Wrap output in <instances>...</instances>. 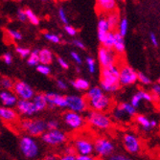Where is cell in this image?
Masks as SVG:
<instances>
[{
	"mask_svg": "<svg viewBox=\"0 0 160 160\" xmlns=\"http://www.w3.org/2000/svg\"><path fill=\"white\" fill-rule=\"evenodd\" d=\"M20 128L30 136H42L47 130V122L42 119H24L20 121Z\"/></svg>",
	"mask_w": 160,
	"mask_h": 160,
	"instance_id": "1",
	"label": "cell"
},
{
	"mask_svg": "<svg viewBox=\"0 0 160 160\" xmlns=\"http://www.w3.org/2000/svg\"><path fill=\"white\" fill-rule=\"evenodd\" d=\"M19 150L21 153L29 159L36 158L39 153V146L30 135H25L19 140Z\"/></svg>",
	"mask_w": 160,
	"mask_h": 160,
	"instance_id": "2",
	"label": "cell"
},
{
	"mask_svg": "<svg viewBox=\"0 0 160 160\" xmlns=\"http://www.w3.org/2000/svg\"><path fill=\"white\" fill-rule=\"evenodd\" d=\"M86 122L93 128L99 129H108L112 125L110 118L106 113L95 110H90L87 113Z\"/></svg>",
	"mask_w": 160,
	"mask_h": 160,
	"instance_id": "3",
	"label": "cell"
},
{
	"mask_svg": "<svg viewBox=\"0 0 160 160\" xmlns=\"http://www.w3.org/2000/svg\"><path fill=\"white\" fill-rule=\"evenodd\" d=\"M101 83H104V84L120 83V67L118 64L102 68Z\"/></svg>",
	"mask_w": 160,
	"mask_h": 160,
	"instance_id": "4",
	"label": "cell"
},
{
	"mask_svg": "<svg viewBox=\"0 0 160 160\" xmlns=\"http://www.w3.org/2000/svg\"><path fill=\"white\" fill-rule=\"evenodd\" d=\"M114 150V144L106 137H98L94 141V151L98 155L102 157L112 155Z\"/></svg>",
	"mask_w": 160,
	"mask_h": 160,
	"instance_id": "5",
	"label": "cell"
},
{
	"mask_svg": "<svg viewBox=\"0 0 160 160\" xmlns=\"http://www.w3.org/2000/svg\"><path fill=\"white\" fill-rule=\"evenodd\" d=\"M41 139L44 143L49 145V146H59V145H62L66 141L67 136L62 130L55 129V130H47L41 136Z\"/></svg>",
	"mask_w": 160,
	"mask_h": 160,
	"instance_id": "6",
	"label": "cell"
},
{
	"mask_svg": "<svg viewBox=\"0 0 160 160\" xmlns=\"http://www.w3.org/2000/svg\"><path fill=\"white\" fill-rule=\"evenodd\" d=\"M87 103H88V108H90L91 110L100 112H105L108 110L112 106L111 99L106 94H103L99 97L87 101Z\"/></svg>",
	"mask_w": 160,
	"mask_h": 160,
	"instance_id": "7",
	"label": "cell"
},
{
	"mask_svg": "<svg viewBox=\"0 0 160 160\" xmlns=\"http://www.w3.org/2000/svg\"><path fill=\"white\" fill-rule=\"evenodd\" d=\"M120 84L127 86L132 85L138 81V73L128 64H120Z\"/></svg>",
	"mask_w": 160,
	"mask_h": 160,
	"instance_id": "8",
	"label": "cell"
},
{
	"mask_svg": "<svg viewBox=\"0 0 160 160\" xmlns=\"http://www.w3.org/2000/svg\"><path fill=\"white\" fill-rule=\"evenodd\" d=\"M13 91H14V94L18 98H20V100L32 101L34 97L36 96L34 89L23 81H18L14 82Z\"/></svg>",
	"mask_w": 160,
	"mask_h": 160,
	"instance_id": "9",
	"label": "cell"
},
{
	"mask_svg": "<svg viewBox=\"0 0 160 160\" xmlns=\"http://www.w3.org/2000/svg\"><path fill=\"white\" fill-rule=\"evenodd\" d=\"M67 100V108L69 110L74 111L77 113H82L86 110L88 108V103L87 100L83 97L77 96V95H69L66 96Z\"/></svg>",
	"mask_w": 160,
	"mask_h": 160,
	"instance_id": "10",
	"label": "cell"
},
{
	"mask_svg": "<svg viewBox=\"0 0 160 160\" xmlns=\"http://www.w3.org/2000/svg\"><path fill=\"white\" fill-rule=\"evenodd\" d=\"M98 60L102 68L117 64V58H116V55L114 54V52L104 46L99 48Z\"/></svg>",
	"mask_w": 160,
	"mask_h": 160,
	"instance_id": "11",
	"label": "cell"
},
{
	"mask_svg": "<svg viewBox=\"0 0 160 160\" xmlns=\"http://www.w3.org/2000/svg\"><path fill=\"white\" fill-rule=\"evenodd\" d=\"M63 122L67 127H69L72 129H80L85 124L84 118L82 115H80V113L71 110L66 111L63 114Z\"/></svg>",
	"mask_w": 160,
	"mask_h": 160,
	"instance_id": "12",
	"label": "cell"
},
{
	"mask_svg": "<svg viewBox=\"0 0 160 160\" xmlns=\"http://www.w3.org/2000/svg\"><path fill=\"white\" fill-rule=\"evenodd\" d=\"M123 144L128 153L136 154L141 151V142L134 134L126 133L123 137Z\"/></svg>",
	"mask_w": 160,
	"mask_h": 160,
	"instance_id": "13",
	"label": "cell"
},
{
	"mask_svg": "<svg viewBox=\"0 0 160 160\" xmlns=\"http://www.w3.org/2000/svg\"><path fill=\"white\" fill-rule=\"evenodd\" d=\"M74 148L79 154L90 155L94 151V143L85 137H78L74 141Z\"/></svg>",
	"mask_w": 160,
	"mask_h": 160,
	"instance_id": "14",
	"label": "cell"
},
{
	"mask_svg": "<svg viewBox=\"0 0 160 160\" xmlns=\"http://www.w3.org/2000/svg\"><path fill=\"white\" fill-rule=\"evenodd\" d=\"M45 97L50 108H67L66 96H62L57 93H45Z\"/></svg>",
	"mask_w": 160,
	"mask_h": 160,
	"instance_id": "15",
	"label": "cell"
},
{
	"mask_svg": "<svg viewBox=\"0 0 160 160\" xmlns=\"http://www.w3.org/2000/svg\"><path fill=\"white\" fill-rule=\"evenodd\" d=\"M18 112L20 115L26 116H32L37 112L36 107L33 103V101H27V100H18V103L17 105Z\"/></svg>",
	"mask_w": 160,
	"mask_h": 160,
	"instance_id": "16",
	"label": "cell"
},
{
	"mask_svg": "<svg viewBox=\"0 0 160 160\" xmlns=\"http://www.w3.org/2000/svg\"><path fill=\"white\" fill-rule=\"evenodd\" d=\"M0 100H1V103H2L3 107H5V108L17 107V105L18 103V96L8 90L1 91V93H0Z\"/></svg>",
	"mask_w": 160,
	"mask_h": 160,
	"instance_id": "17",
	"label": "cell"
},
{
	"mask_svg": "<svg viewBox=\"0 0 160 160\" xmlns=\"http://www.w3.org/2000/svg\"><path fill=\"white\" fill-rule=\"evenodd\" d=\"M97 9L100 13L112 12L116 11L115 0H97Z\"/></svg>",
	"mask_w": 160,
	"mask_h": 160,
	"instance_id": "18",
	"label": "cell"
},
{
	"mask_svg": "<svg viewBox=\"0 0 160 160\" xmlns=\"http://www.w3.org/2000/svg\"><path fill=\"white\" fill-rule=\"evenodd\" d=\"M0 117L4 122H16L18 119V112L12 109V108H5L2 107L0 108Z\"/></svg>",
	"mask_w": 160,
	"mask_h": 160,
	"instance_id": "19",
	"label": "cell"
},
{
	"mask_svg": "<svg viewBox=\"0 0 160 160\" xmlns=\"http://www.w3.org/2000/svg\"><path fill=\"white\" fill-rule=\"evenodd\" d=\"M33 103L36 107L37 112L38 111H42L44 110L47 107H48V103H47V100L45 97V94H42V93H38L37 94L34 99L32 100Z\"/></svg>",
	"mask_w": 160,
	"mask_h": 160,
	"instance_id": "20",
	"label": "cell"
},
{
	"mask_svg": "<svg viewBox=\"0 0 160 160\" xmlns=\"http://www.w3.org/2000/svg\"><path fill=\"white\" fill-rule=\"evenodd\" d=\"M107 20L109 25V29L111 31H115L117 27H119L120 24V18H119V12L116 10L112 12H109L107 16Z\"/></svg>",
	"mask_w": 160,
	"mask_h": 160,
	"instance_id": "21",
	"label": "cell"
},
{
	"mask_svg": "<svg viewBox=\"0 0 160 160\" xmlns=\"http://www.w3.org/2000/svg\"><path fill=\"white\" fill-rule=\"evenodd\" d=\"M125 48L124 37L119 32H114V50L118 54H123L125 52Z\"/></svg>",
	"mask_w": 160,
	"mask_h": 160,
	"instance_id": "22",
	"label": "cell"
},
{
	"mask_svg": "<svg viewBox=\"0 0 160 160\" xmlns=\"http://www.w3.org/2000/svg\"><path fill=\"white\" fill-rule=\"evenodd\" d=\"M39 60H40V63L44 64V65H48L53 62V54L50 50L44 48L40 50L39 52Z\"/></svg>",
	"mask_w": 160,
	"mask_h": 160,
	"instance_id": "23",
	"label": "cell"
},
{
	"mask_svg": "<svg viewBox=\"0 0 160 160\" xmlns=\"http://www.w3.org/2000/svg\"><path fill=\"white\" fill-rule=\"evenodd\" d=\"M71 84L78 90L85 91V90L90 89V84H89L88 81H86L85 79L79 78V79H76L75 81H71Z\"/></svg>",
	"mask_w": 160,
	"mask_h": 160,
	"instance_id": "24",
	"label": "cell"
},
{
	"mask_svg": "<svg viewBox=\"0 0 160 160\" xmlns=\"http://www.w3.org/2000/svg\"><path fill=\"white\" fill-rule=\"evenodd\" d=\"M135 122L144 129L146 130V132H148V130H150L152 127V124H151V120H149L146 116L144 115H136L135 116Z\"/></svg>",
	"mask_w": 160,
	"mask_h": 160,
	"instance_id": "25",
	"label": "cell"
},
{
	"mask_svg": "<svg viewBox=\"0 0 160 160\" xmlns=\"http://www.w3.org/2000/svg\"><path fill=\"white\" fill-rule=\"evenodd\" d=\"M103 94H104V90L101 88V86H93L88 91H87V93L85 95V99L87 101H89L91 99L99 97V96L103 95Z\"/></svg>",
	"mask_w": 160,
	"mask_h": 160,
	"instance_id": "26",
	"label": "cell"
},
{
	"mask_svg": "<svg viewBox=\"0 0 160 160\" xmlns=\"http://www.w3.org/2000/svg\"><path fill=\"white\" fill-rule=\"evenodd\" d=\"M39 50H35L31 53V55L29 56V59L27 61L28 64L29 65H32V66H38V63L40 62V60H39Z\"/></svg>",
	"mask_w": 160,
	"mask_h": 160,
	"instance_id": "27",
	"label": "cell"
},
{
	"mask_svg": "<svg viewBox=\"0 0 160 160\" xmlns=\"http://www.w3.org/2000/svg\"><path fill=\"white\" fill-rule=\"evenodd\" d=\"M123 109H124V111L127 113V115H128V116H136V108L132 105V104H128V103H122V104H120L119 105Z\"/></svg>",
	"mask_w": 160,
	"mask_h": 160,
	"instance_id": "28",
	"label": "cell"
},
{
	"mask_svg": "<svg viewBox=\"0 0 160 160\" xmlns=\"http://www.w3.org/2000/svg\"><path fill=\"white\" fill-rule=\"evenodd\" d=\"M1 85L4 88V90H13V87H14V82L12 79L8 78V77H2L1 78Z\"/></svg>",
	"mask_w": 160,
	"mask_h": 160,
	"instance_id": "29",
	"label": "cell"
},
{
	"mask_svg": "<svg viewBox=\"0 0 160 160\" xmlns=\"http://www.w3.org/2000/svg\"><path fill=\"white\" fill-rule=\"evenodd\" d=\"M121 84H104V83H101V88L103 89L104 91L108 92V93H112V92H116L120 89Z\"/></svg>",
	"mask_w": 160,
	"mask_h": 160,
	"instance_id": "30",
	"label": "cell"
},
{
	"mask_svg": "<svg viewBox=\"0 0 160 160\" xmlns=\"http://www.w3.org/2000/svg\"><path fill=\"white\" fill-rule=\"evenodd\" d=\"M109 25L106 18H101L98 23V32H103V33H108L109 31Z\"/></svg>",
	"mask_w": 160,
	"mask_h": 160,
	"instance_id": "31",
	"label": "cell"
},
{
	"mask_svg": "<svg viewBox=\"0 0 160 160\" xmlns=\"http://www.w3.org/2000/svg\"><path fill=\"white\" fill-rule=\"evenodd\" d=\"M103 46L108 49H110V50L114 49V33L108 32V38H107L106 41L103 43Z\"/></svg>",
	"mask_w": 160,
	"mask_h": 160,
	"instance_id": "32",
	"label": "cell"
},
{
	"mask_svg": "<svg viewBox=\"0 0 160 160\" xmlns=\"http://www.w3.org/2000/svg\"><path fill=\"white\" fill-rule=\"evenodd\" d=\"M127 115V113L124 111V109L118 106V107H116L114 109H113V116H114V118L115 119H117V120H122L124 119V117Z\"/></svg>",
	"mask_w": 160,
	"mask_h": 160,
	"instance_id": "33",
	"label": "cell"
},
{
	"mask_svg": "<svg viewBox=\"0 0 160 160\" xmlns=\"http://www.w3.org/2000/svg\"><path fill=\"white\" fill-rule=\"evenodd\" d=\"M25 12H26V16H27V18L31 21V23H33L34 25H38L39 23V19L38 18V17L36 14L30 10V9H27L25 10Z\"/></svg>",
	"mask_w": 160,
	"mask_h": 160,
	"instance_id": "34",
	"label": "cell"
},
{
	"mask_svg": "<svg viewBox=\"0 0 160 160\" xmlns=\"http://www.w3.org/2000/svg\"><path fill=\"white\" fill-rule=\"evenodd\" d=\"M127 30H128V20L127 18H123L121 21H120V24H119V33L125 37L126 34H127Z\"/></svg>",
	"mask_w": 160,
	"mask_h": 160,
	"instance_id": "35",
	"label": "cell"
},
{
	"mask_svg": "<svg viewBox=\"0 0 160 160\" xmlns=\"http://www.w3.org/2000/svg\"><path fill=\"white\" fill-rule=\"evenodd\" d=\"M86 64H87V67H88V70L90 73H95L96 71V64H95V61L93 58H90V57H87L86 58Z\"/></svg>",
	"mask_w": 160,
	"mask_h": 160,
	"instance_id": "36",
	"label": "cell"
},
{
	"mask_svg": "<svg viewBox=\"0 0 160 160\" xmlns=\"http://www.w3.org/2000/svg\"><path fill=\"white\" fill-rule=\"evenodd\" d=\"M37 70L39 72L40 74L44 75V76H48L51 73V70L48 67V65H44V64H38L37 66Z\"/></svg>",
	"mask_w": 160,
	"mask_h": 160,
	"instance_id": "37",
	"label": "cell"
},
{
	"mask_svg": "<svg viewBox=\"0 0 160 160\" xmlns=\"http://www.w3.org/2000/svg\"><path fill=\"white\" fill-rule=\"evenodd\" d=\"M141 101H143V100H142V98H141L140 94L137 92L136 94H134V95L132 96V100H130V104H132V106H133L135 108H137L140 106Z\"/></svg>",
	"mask_w": 160,
	"mask_h": 160,
	"instance_id": "38",
	"label": "cell"
},
{
	"mask_svg": "<svg viewBox=\"0 0 160 160\" xmlns=\"http://www.w3.org/2000/svg\"><path fill=\"white\" fill-rule=\"evenodd\" d=\"M17 53H18V55L21 58H27L29 55H31V51L28 48H23V47H17Z\"/></svg>",
	"mask_w": 160,
	"mask_h": 160,
	"instance_id": "39",
	"label": "cell"
},
{
	"mask_svg": "<svg viewBox=\"0 0 160 160\" xmlns=\"http://www.w3.org/2000/svg\"><path fill=\"white\" fill-rule=\"evenodd\" d=\"M108 160H132L129 157H128L125 154H120V153H115L110 156H108Z\"/></svg>",
	"mask_w": 160,
	"mask_h": 160,
	"instance_id": "40",
	"label": "cell"
},
{
	"mask_svg": "<svg viewBox=\"0 0 160 160\" xmlns=\"http://www.w3.org/2000/svg\"><path fill=\"white\" fill-rule=\"evenodd\" d=\"M138 81L143 84H150L151 83V79L148 76L145 75L144 73H141V72L138 73Z\"/></svg>",
	"mask_w": 160,
	"mask_h": 160,
	"instance_id": "41",
	"label": "cell"
},
{
	"mask_svg": "<svg viewBox=\"0 0 160 160\" xmlns=\"http://www.w3.org/2000/svg\"><path fill=\"white\" fill-rule=\"evenodd\" d=\"M138 93L140 94L142 100L144 101H147V102H152V93H149V92H146L144 90H139Z\"/></svg>",
	"mask_w": 160,
	"mask_h": 160,
	"instance_id": "42",
	"label": "cell"
},
{
	"mask_svg": "<svg viewBox=\"0 0 160 160\" xmlns=\"http://www.w3.org/2000/svg\"><path fill=\"white\" fill-rule=\"evenodd\" d=\"M45 38L48 39L49 41L53 42V43H60L61 39H60V37H58L57 35H53V34H45L44 35Z\"/></svg>",
	"mask_w": 160,
	"mask_h": 160,
	"instance_id": "43",
	"label": "cell"
},
{
	"mask_svg": "<svg viewBox=\"0 0 160 160\" xmlns=\"http://www.w3.org/2000/svg\"><path fill=\"white\" fill-rule=\"evenodd\" d=\"M8 34L11 37V38L16 39V40H20L22 38V35L18 32V31H13V30H8Z\"/></svg>",
	"mask_w": 160,
	"mask_h": 160,
	"instance_id": "44",
	"label": "cell"
},
{
	"mask_svg": "<svg viewBox=\"0 0 160 160\" xmlns=\"http://www.w3.org/2000/svg\"><path fill=\"white\" fill-rule=\"evenodd\" d=\"M59 122L57 120H50L47 122V128H48V130H55V129H58L59 128Z\"/></svg>",
	"mask_w": 160,
	"mask_h": 160,
	"instance_id": "45",
	"label": "cell"
},
{
	"mask_svg": "<svg viewBox=\"0 0 160 160\" xmlns=\"http://www.w3.org/2000/svg\"><path fill=\"white\" fill-rule=\"evenodd\" d=\"M64 29H65L66 33H67L69 36H75V35L77 34V30H76V29H75L74 27H72V26L65 25Z\"/></svg>",
	"mask_w": 160,
	"mask_h": 160,
	"instance_id": "46",
	"label": "cell"
},
{
	"mask_svg": "<svg viewBox=\"0 0 160 160\" xmlns=\"http://www.w3.org/2000/svg\"><path fill=\"white\" fill-rule=\"evenodd\" d=\"M3 59V62L6 63V64H11L12 63V57L10 53H5L2 57Z\"/></svg>",
	"mask_w": 160,
	"mask_h": 160,
	"instance_id": "47",
	"label": "cell"
},
{
	"mask_svg": "<svg viewBox=\"0 0 160 160\" xmlns=\"http://www.w3.org/2000/svg\"><path fill=\"white\" fill-rule=\"evenodd\" d=\"M57 86L59 87L61 90H65L67 88V83L63 82L62 80H57Z\"/></svg>",
	"mask_w": 160,
	"mask_h": 160,
	"instance_id": "48",
	"label": "cell"
},
{
	"mask_svg": "<svg viewBox=\"0 0 160 160\" xmlns=\"http://www.w3.org/2000/svg\"><path fill=\"white\" fill-rule=\"evenodd\" d=\"M59 14H60V19H61L64 24H67V23H68V19H67V18H66V16H65V12H64L63 9H60Z\"/></svg>",
	"mask_w": 160,
	"mask_h": 160,
	"instance_id": "49",
	"label": "cell"
},
{
	"mask_svg": "<svg viewBox=\"0 0 160 160\" xmlns=\"http://www.w3.org/2000/svg\"><path fill=\"white\" fill-rule=\"evenodd\" d=\"M60 160H77L76 154H63Z\"/></svg>",
	"mask_w": 160,
	"mask_h": 160,
	"instance_id": "50",
	"label": "cell"
},
{
	"mask_svg": "<svg viewBox=\"0 0 160 160\" xmlns=\"http://www.w3.org/2000/svg\"><path fill=\"white\" fill-rule=\"evenodd\" d=\"M77 160H96L91 154L90 155H83V154H78Z\"/></svg>",
	"mask_w": 160,
	"mask_h": 160,
	"instance_id": "51",
	"label": "cell"
},
{
	"mask_svg": "<svg viewBox=\"0 0 160 160\" xmlns=\"http://www.w3.org/2000/svg\"><path fill=\"white\" fill-rule=\"evenodd\" d=\"M71 57H72V59H73V61H75V62H77L78 64H81L82 63L81 57L76 52H71Z\"/></svg>",
	"mask_w": 160,
	"mask_h": 160,
	"instance_id": "52",
	"label": "cell"
},
{
	"mask_svg": "<svg viewBox=\"0 0 160 160\" xmlns=\"http://www.w3.org/2000/svg\"><path fill=\"white\" fill-rule=\"evenodd\" d=\"M18 18L19 20L21 21H25L26 18H27V16H26V12L25 11H22V10H18Z\"/></svg>",
	"mask_w": 160,
	"mask_h": 160,
	"instance_id": "53",
	"label": "cell"
},
{
	"mask_svg": "<svg viewBox=\"0 0 160 160\" xmlns=\"http://www.w3.org/2000/svg\"><path fill=\"white\" fill-rule=\"evenodd\" d=\"M58 62H59V64L61 65L62 68H63V69H68L69 65H68L67 62L64 61V60L62 59V58H58Z\"/></svg>",
	"mask_w": 160,
	"mask_h": 160,
	"instance_id": "54",
	"label": "cell"
},
{
	"mask_svg": "<svg viewBox=\"0 0 160 160\" xmlns=\"http://www.w3.org/2000/svg\"><path fill=\"white\" fill-rule=\"evenodd\" d=\"M76 149L74 148V146H68L65 150H64V154H75Z\"/></svg>",
	"mask_w": 160,
	"mask_h": 160,
	"instance_id": "55",
	"label": "cell"
},
{
	"mask_svg": "<svg viewBox=\"0 0 160 160\" xmlns=\"http://www.w3.org/2000/svg\"><path fill=\"white\" fill-rule=\"evenodd\" d=\"M152 93L158 95L160 97V84H154L152 86Z\"/></svg>",
	"mask_w": 160,
	"mask_h": 160,
	"instance_id": "56",
	"label": "cell"
},
{
	"mask_svg": "<svg viewBox=\"0 0 160 160\" xmlns=\"http://www.w3.org/2000/svg\"><path fill=\"white\" fill-rule=\"evenodd\" d=\"M73 43H74V45H76L78 48H81V49H85V46H84V44H83V43H82L81 40L75 39V40L73 41Z\"/></svg>",
	"mask_w": 160,
	"mask_h": 160,
	"instance_id": "57",
	"label": "cell"
},
{
	"mask_svg": "<svg viewBox=\"0 0 160 160\" xmlns=\"http://www.w3.org/2000/svg\"><path fill=\"white\" fill-rule=\"evenodd\" d=\"M150 37H151V41H152V44H153L154 46H157V45H158V41H157V38H156L155 35H154L153 33H151V34H150Z\"/></svg>",
	"mask_w": 160,
	"mask_h": 160,
	"instance_id": "58",
	"label": "cell"
},
{
	"mask_svg": "<svg viewBox=\"0 0 160 160\" xmlns=\"http://www.w3.org/2000/svg\"><path fill=\"white\" fill-rule=\"evenodd\" d=\"M44 160H60V159H58V157L54 154H49V155L45 156Z\"/></svg>",
	"mask_w": 160,
	"mask_h": 160,
	"instance_id": "59",
	"label": "cell"
},
{
	"mask_svg": "<svg viewBox=\"0 0 160 160\" xmlns=\"http://www.w3.org/2000/svg\"><path fill=\"white\" fill-rule=\"evenodd\" d=\"M151 124H152V128H154V127L156 126V124H157V123H156V121H155V120H152V121H151Z\"/></svg>",
	"mask_w": 160,
	"mask_h": 160,
	"instance_id": "60",
	"label": "cell"
},
{
	"mask_svg": "<svg viewBox=\"0 0 160 160\" xmlns=\"http://www.w3.org/2000/svg\"><path fill=\"white\" fill-rule=\"evenodd\" d=\"M158 82L160 83V77H159V79H158Z\"/></svg>",
	"mask_w": 160,
	"mask_h": 160,
	"instance_id": "61",
	"label": "cell"
},
{
	"mask_svg": "<svg viewBox=\"0 0 160 160\" xmlns=\"http://www.w3.org/2000/svg\"><path fill=\"white\" fill-rule=\"evenodd\" d=\"M159 108H160V103H159Z\"/></svg>",
	"mask_w": 160,
	"mask_h": 160,
	"instance_id": "62",
	"label": "cell"
},
{
	"mask_svg": "<svg viewBox=\"0 0 160 160\" xmlns=\"http://www.w3.org/2000/svg\"><path fill=\"white\" fill-rule=\"evenodd\" d=\"M43 1H44V0H43Z\"/></svg>",
	"mask_w": 160,
	"mask_h": 160,
	"instance_id": "63",
	"label": "cell"
}]
</instances>
